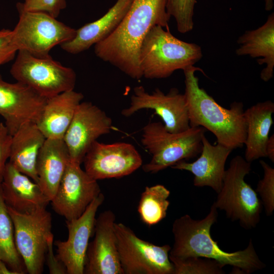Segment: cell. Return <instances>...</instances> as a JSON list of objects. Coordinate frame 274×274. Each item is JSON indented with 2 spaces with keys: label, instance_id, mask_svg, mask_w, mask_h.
Returning a JSON list of instances; mask_svg holds the SVG:
<instances>
[{
  "label": "cell",
  "instance_id": "obj_1",
  "mask_svg": "<svg viewBox=\"0 0 274 274\" xmlns=\"http://www.w3.org/2000/svg\"><path fill=\"white\" fill-rule=\"evenodd\" d=\"M167 0H133L117 28L107 38L94 45V53L130 78L143 77L139 62L142 42L155 25L169 27L171 17L166 6Z\"/></svg>",
  "mask_w": 274,
  "mask_h": 274
},
{
  "label": "cell",
  "instance_id": "obj_2",
  "mask_svg": "<svg viewBox=\"0 0 274 274\" xmlns=\"http://www.w3.org/2000/svg\"><path fill=\"white\" fill-rule=\"evenodd\" d=\"M217 210L213 204L203 219L194 220L186 214L174 221L172 226L174 242L169 258L199 257L212 259L224 266H231V273L250 274L265 268L252 239L244 250L227 252L222 250L212 238L211 228L217 221Z\"/></svg>",
  "mask_w": 274,
  "mask_h": 274
},
{
  "label": "cell",
  "instance_id": "obj_3",
  "mask_svg": "<svg viewBox=\"0 0 274 274\" xmlns=\"http://www.w3.org/2000/svg\"><path fill=\"white\" fill-rule=\"evenodd\" d=\"M199 67L190 66L183 71L185 94L190 127L201 126L213 133L218 144L232 150L242 148L246 138V123L244 105L234 101L229 109L218 104L199 85L196 71Z\"/></svg>",
  "mask_w": 274,
  "mask_h": 274
},
{
  "label": "cell",
  "instance_id": "obj_4",
  "mask_svg": "<svg viewBox=\"0 0 274 274\" xmlns=\"http://www.w3.org/2000/svg\"><path fill=\"white\" fill-rule=\"evenodd\" d=\"M203 54L197 44L182 41L169 27L155 25L144 37L139 51V62L143 77L163 79L178 70H184L199 61Z\"/></svg>",
  "mask_w": 274,
  "mask_h": 274
},
{
  "label": "cell",
  "instance_id": "obj_5",
  "mask_svg": "<svg viewBox=\"0 0 274 274\" xmlns=\"http://www.w3.org/2000/svg\"><path fill=\"white\" fill-rule=\"evenodd\" d=\"M206 131L197 126L172 133L160 122L148 123L143 128L141 143L152 158L143 166V170L156 173L180 161L196 157L201 151L202 138Z\"/></svg>",
  "mask_w": 274,
  "mask_h": 274
},
{
  "label": "cell",
  "instance_id": "obj_6",
  "mask_svg": "<svg viewBox=\"0 0 274 274\" xmlns=\"http://www.w3.org/2000/svg\"><path fill=\"white\" fill-rule=\"evenodd\" d=\"M251 163L239 155L231 159L213 203L217 209L225 211L227 217L238 221L246 229L256 227L263 207L256 192L245 181L251 170Z\"/></svg>",
  "mask_w": 274,
  "mask_h": 274
},
{
  "label": "cell",
  "instance_id": "obj_7",
  "mask_svg": "<svg viewBox=\"0 0 274 274\" xmlns=\"http://www.w3.org/2000/svg\"><path fill=\"white\" fill-rule=\"evenodd\" d=\"M19 20L12 30V41L17 50L44 57L57 45L72 40L76 29L41 12L27 11L16 5Z\"/></svg>",
  "mask_w": 274,
  "mask_h": 274
},
{
  "label": "cell",
  "instance_id": "obj_8",
  "mask_svg": "<svg viewBox=\"0 0 274 274\" xmlns=\"http://www.w3.org/2000/svg\"><path fill=\"white\" fill-rule=\"evenodd\" d=\"M10 72L17 82L46 98L74 90L76 82L73 68L63 66L50 55L37 57L23 50L18 51Z\"/></svg>",
  "mask_w": 274,
  "mask_h": 274
},
{
  "label": "cell",
  "instance_id": "obj_9",
  "mask_svg": "<svg viewBox=\"0 0 274 274\" xmlns=\"http://www.w3.org/2000/svg\"><path fill=\"white\" fill-rule=\"evenodd\" d=\"M7 207L13 223L16 246L26 272L42 273L48 241L53 235L51 213L46 208H39L28 213H21Z\"/></svg>",
  "mask_w": 274,
  "mask_h": 274
},
{
  "label": "cell",
  "instance_id": "obj_10",
  "mask_svg": "<svg viewBox=\"0 0 274 274\" xmlns=\"http://www.w3.org/2000/svg\"><path fill=\"white\" fill-rule=\"evenodd\" d=\"M114 227L123 274H174L169 245L157 246L144 241L122 223L115 222Z\"/></svg>",
  "mask_w": 274,
  "mask_h": 274
},
{
  "label": "cell",
  "instance_id": "obj_11",
  "mask_svg": "<svg viewBox=\"0 0 274 274\" xmlns=\"http://www.w3.org/2000/svg\"><path fill=\"white\" fill-rule=\"evenodd\" d=\"M143 109L154 110L170 132L180 133L190 127L185 94L180 93L176 88H172L164 94L158 88L149 93L142 86L134 87L129 107L123 109L121 114L129 117Z\"/></svg>",
  "mask_w": 274,
  "mask_h": 274
},
{
  "label": "cell",
  "instance_id": "obj_12",
  "mask_svg": "<svg viewBox=\"0 0 274 274\" xmlns=\"http://www.w3.org/2000/svg\"><path fill=\"white\" fill-rule=\"evenodd\" d=\"M84 170L97 181L129 175L142 165L133 145L124 142L104 144L95 141L83 159Z\"/></svg>",
  "mask_w": 274,
  "mask_h": 274
},
{
  "label": "cell",
  "instance_id": "obj_13",
  "mask_svg": "<svg viewBox=\"0 0 274 274\" xmlns=\"http://www.w3.org/2000/svg\"><path fill=\"white\" fill-rule=\"evenodd\" d=\"M80 165L70 161L50 201L54 211L66 220L81 216L101 193L97 181L90 177Z\"/></svg>",
  "mask_w": 274,
  "mask_h": 274
},
{
  "label": "cell",
  "instance_id": "obj_14",
  "mask_svg": "<svg viewBox=\"0 0 274 274\" xmlns=\"http://www.w3.org/2000/svg\"><path fill=\"white\" fill-rule=\"evenodd\" d=\"M112 128V119L91 102H81L63 136L71 161L81 164L92 144Z\"/></svg>",
  "mask_w": 274,
  "mask_h": 274
},
{
  "label": "cell",
  "instance_id": "obj_15",
  "mask_svg": "<svg viewBox=\"0 0 274 274\" xmlns=\"http://www.w3.org/2000/svg\"><path fill=\"white\" fill-rule=\"evenodd\" d=\"M105 200L101 192L79 217L66 220L68 238L56 241V256L65 266L67 274H84L89 241L93 233L96 214Z\"/></svg>",
  "mask_w": 274,
  "mask_h": 274
},
{
  "label": "cell",
  "instance_id": "obj_16",
  "mask_svg": "<svg viewBox=\"0 0 274 274\" xmlns=\"http://www.w3.org/2000/svg\"><path fill=\"white\" fill-rule=\"evenodd\" d=\"M115 219L111 210L101 212L96 218L94 236L88 244L84 274H123L117 247Z\"/></svg>",
  "mask_w": 274,
  "mask_h": 274
},
{
  "label": "cell",
  "instance_id": "obj_17",
  "mask_svg": "<svg viewBox=\"0 0 274 274\" xmlns=\"http://www.w3.org/2000/svg\"><path fill=\"white\" fill-rule=\"evenodd\" d=\"M47 99L23 83L0 80V115L12 135L25 123L38 122Z\"/></svg>",
  "mask_w": 274,
  "mask_h": 274
},
{
  "label": "cell",
  "instance_id": "obj_18",
  "mask_svg": "<svg viewBox=\"0 0 274 274\" xmlns=\"http://www.w3.org/2000/svg\"><path fill=\"white\" fill-rule=\"evenodd\" d=\"M202 145L200 155L195 161L181 160L171 167L190 172L194 175L195 186H208L218 193L222 187L226 160L232 150L218 143L212 145L204 134Z\"/></svg>",
  "mask_w": 274,
  "mask_h": 274
},
{
  "label": "cell",
  "instance_id": "obj_19",
  "mask_svg": "<svg viewBox=\"0 0 274 274\" xmlns=\"http://www.w3.org/2000/svg\"><path fill=\"white\" fill-rule=\"evenodd\" d=\"M0 188L7 207L21 213H28L50 202L39 185L7 162Z\"/></svg>",
  "mask_w": 274,
  "mask_h": 274
},
{
  "label": "cell",
  "instance_id": "obj_20",
  "mask_svg": "<svg viewBox=\"0 0 274 274\" xmlns=\"http://www.w3.org/2000/svg\"><path fill=\"white\" fill-rule=\"evenodd\" d=\"M133 0H117L101 17L76 29L75 37L60 45L65 52L77 54L109 37L119 25Z\"/></svg>",
  "mask_w": 274,
  "mask_h": 274
},
{
  "label": "cell",
  "instance_id": "obj_21",
  "mask_svg": "<svg viewBox=\"0 0 274 274\" xmlns=\"http://www.w3.org/2000/svg\"><path fill=\"white\" fill-rule=\"evenodd\" d=\"M70 161L63 139H46L39 153L36 168L38 184L50 201L55 196Z\"/></svg>",
  "mask_w": 274,
  "mask_h": 274
},
{
  "label": "cell",
  "instance_id": "obj_22",
  "mask_svg": "<svg viewBox=\"0 0 274 274\" xmlns=\"http://www.w3.org/2000/svg\"><path fill=\"white\" fill-rule=\"evenodd\" d=\"M83 94L71 90L48 98L36 123L46 139H63Z\"/></svg>",
  "mask_w": 274,
  "mask_h": 274
},
{
  "label": "cell",
  "instance_id": "obj_23",
  "mask_svg": "<svg viewBox=\"0 0 274 274\" xmlns=\"http://www.w3.org/2000/svg\"><path fill=\"white\" fill-rule=\"evenodd\" d=\"M235 50L238 56L248 55L256 58L259 65L265 64L260 78L268 82L273 78L274 68V13L255 29L246 30L237 39Z\"/></svg>",
  "mask_w": 274,
  "mask_h": 274
},
{
  "label": "cell",
  "instance_id": "obj_24",
  "mask_svg": "<svg viewBox=\"0 0 274 274\" xmlns=\"http://www.w3.org/2000/svg\"><path fill=\"white\" fill-rule=\"evenodd\" d=\"M46 139L33 122L22 124L12 135L9 162L37 183V158Z\"/></svg>",
  "mask_w": 274,
  "mask_h": 274
},
{
  "label": "cell",
  "instance_id": "obj_25",
  "mask_svg": "<svg viewBox=\"0 0 274 274\" xmlns=\"http://www.w3.org/2000/svg\"><path fill=\"white\" fill-rule=\"evenodd\" d=\"M274 104L267 100L244 111L246 123L245 159L248 162L266 157L265 147L273 124Z\"/></svg>",
  "mask_w": 274,
  "mask_h": 274
},
{
  "label": "cell",
  "instance_id": "obj_26",
  "mask_svg": "<svg viewBox=\"0 0 274 274\" xmlns=\"http://www.w3.org/2000/svg\"><path fill=\"white\" fill-rule=\"evenodd\" d=\"M0 260L5 262L16 274L27 273L23 260L16 246L13 221L3 198L1 188Z\"/></svg>",
  "mask_w": 274,
  "mask_h": 274
},
{
  "label": "cell",
  "instance_id": "obj_27",
  "mask_svg": "<svg viewBox=\"0 0 274 274\" xmlns=\"http://www.w3.org/2000/svg\"><path fill=\"white\" fill-rule=\"evenodd\" d=\"M170 191L164 186H147L142 193L138 211L142 221L148 226L155 225L166 216Z\"/></svg>",
  "mask_w": 274,
  "mask_h": 274
},
{
  "label": "cell",
  "instance_id": "obj_28",
  "mask_svg": "<svg viewBox=\"0 0 274 274\" xmlns=\"http://www.w3.org/2000/svg\"><path fill=\"white\" fill-rule=\"evenodd\" d=\"M174 266V274H223L224 267L219 262L212 259L188 257L169 258Z\"/></svg>",
  "mask_w": 274,
  "mask_h": 274
},
{
  "label": "cell",
  "instance_id": "obj_29",
  "mask_svg": "<svg viewBox=\"0 0 274 274\" xmlns=\"http://www.w3.org/2000/svg\"><path fill=\"white\" fill-rule=\"evenodd\" d=\"M197 0H167L166 11L176 22L181 33L191 31L194 27V10Z\"/></svg>",
  "mask_w": 274,
  "mask_h": 274
},
{
  "label": "cell",
  "instance_id": "obj_30",
  "mask_svg": "<svg viewBox=\"0 0 274 274\" xmlns=\"http://www.w3.org/2000/svg\"><path fill=\"white\" fill-rule=\"evenodd\" d=\"M259 163L263 170V177L258 182L256 192L261 198L267 216H271L274 210V169L262 160Z\"/></svg>",
  "mask_w": 274,
  "mask_h": 274
},
{
  "label": "cell",
  "instance_id": "obj_31",
  "mask_svg": "<svg viewBox=\"0 0 274 274\" xmlns=\"http://www.w3.org/2000/svg\"><path fill=\"white\" fill-rule=\"evenodd\" d=\"M19 3L25 11L44 12L55 18L66 7V0H24Z\"/></svg>",
  "mask_w": 274,
  "mask_h": 274
},
{
  "label": "cell",
  "instance_id": "obj_32",
  "mask_svg": "<svg viewBox=\"0 0 274 274\" xmlns=\"http://www.w3.org/2000/svg\"><path fill=\"white\" fill-rule=\"evenodd\" d=\"M17 49L12 41V30L8 29H0V67L12 60ZM0 73V80H2Z\"/></svg>",
  "mask_w": 274,
  "mask_h": 274
},
{
  "label": "cell",
  "instance_id": "obj_33",
  "mask_svg": "<svg viewBox=\"0 0 274 274\" xmlns=\"http://www.w3.org/2000/svg\"><path fill=\"white\" fill-rule=\"evenodd\" d=\"M12 135L10 133L5 124L0 123V178L3 176L7 163L9 159Z\"/></svg>",
  "mask_w": 274,
  "mask_h": 274
},
{
  "label": "cell",
  "instance_id": "obj_34",
  "mask_svg": "<svg viewBox=\"0 0 274 274\" xmlns=\"http://www.w3.org/2000/svg\"><path fill=\"white\" fill-rule=\"evenodd\" d=\"M53 238L52 235L48 239L45 263H46L50 274H67L65 266L54 253Z\"/></svg>",
  "mask_w": 274,
  "mask_h": 274
},
{
  "label": "cell",
  "instance_id": "obj_35",
  "mask_svg": "<svg viewBox=\"0 0 274 274\" xmlns=\"http://www.w3.org/2000/svg\"><path fill=\"white\" fill-rule=\"evenodd\" d=\"M266 157L274 162V135L269 137L265 147Z\"/></svg>",
  "mask_w": 274,
  "mask_h": 274
},
{
  "label": "cell",
  "instance_id": "obj_36",
  "mask_svg": "<svg viewBox=\"0 0 274 274\" xmlns=\"http://www.w3.org/2000/svg\"><path fill=\"white\" fill-rule=\"evenodd\" d=\"M0 274H16L10 269L5 262L0 260Z\"/></svg>",
  "mask_w": 274,
  "mask_h": 274
},
{
  "label": "cell",
  "instance_id": "obj_37",
  "mask_svg": "<svg viewBox=\"0 0 274 274\" xmlns=\"http://www.w3.org/2000/svg\"><path fill=\"white\" fill-rule=\"evenodd\" d=\"M264 8L266 11H270L273 7V0H264Z\"/></svg>",
  "mask_w": 274,
  "mask_h": 274
},
{
  "label": "cell",
  "instance_id": "obj_38",
  "mask_svg": "<svg viewBox=\"0 0 274 274\" xmlns=\"http://www.w3.org/2000/svg\"><path fill=\"white\" fill-rule=\"evenodd\" d=\"M3 178H0V184L1 183L2 181Z\"/></svg>",
  "mask_w": 274,
  "mask_h": 274
}]
</instances>
